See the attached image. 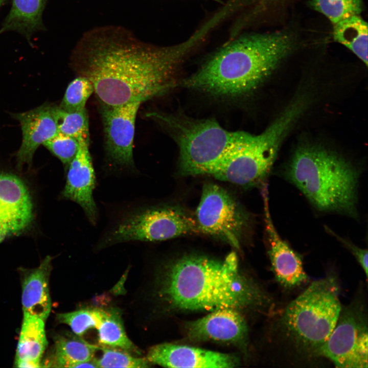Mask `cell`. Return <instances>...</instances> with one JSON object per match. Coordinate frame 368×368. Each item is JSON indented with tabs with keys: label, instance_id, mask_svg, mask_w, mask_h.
Wrapping results in <instances>:
<instances>
[{
	"label": "cell",
	"instance_id": "obj_22",
	"mask_svg": "<svg viewBox=\"0 0 368 368\" xmlns=\"http://www.w3.org/2000/svg\"><path fill=\"white\" fill-rule=\"evenodd\" d=\"M333 35L336 41L367 65V25L360 15L352 16L334 25Z\"/></svg>",
	"mask_w": 368,
	"mask_h": 368
},
{
	"label": "cell",
	"instance_id": "obj_26",
	"mask_svg": "<svg viewBox=\"0 0 368 368\" xmlns=\"http://www.w3.org/2000/svg\"><path fill=\"white\" fill-rule=\"evenodd\" d=\"M103 314L102 309L85 308L57 314L56 319L59 323L69 326L75 334L81 336L89 329H97Z\"/></svg>",
	"mask_w": 368,
	"mask_h": 368
},
{
	"label": "cell",
	"instance_id": "obj_6",
	"mask_svg": "<svg viewBox=\"0 0 368 368\" xmlns=\"http://www.w3.org/2000/svg\"><path fill=\"white\" fill-rule=\"evenodd\" d=\"M304 107V102L298 99L261 134L245 132L227 149L210 175L243 186L261 183L270 172L281 142Z\"/></svg>",
	"mask_w": 368,
	"mask_h": 368
},
{
	"label": "cell",
	"instance_id": "obj_10",
	"mask_svg": "<svg viewBox=\"0 0 368 368\" xmlns=\"http://www.w3.org/2000/svg\"><path fill=\"white\" fill-rule=\"evenodd\" d=\"M194 218L199 233L220 238L239 248L245 216L224 189L213 183L205 184Z\"/></svg>",
	"mask_w": 368,
	"mask_h": 368
},
{
	"label": "cell",
	"instance_id": "obj_4",
	"mask_svg": "<svg viewBox=\"0 0 368 368\" xmlns=\"http://www.w3.org/2000/svg\"><path fill=\"white\" fill-rule=\"evenodd\" d=\"M332 274L312 282L276 316L270 328L274 364L309 366L323 359L322 348L341 305Z\"/></svg>",
	"mask_w": 368,
	"mask_h": 368
},
{
	"label": "cell",
	"instance_id": "obj_16",
	"mask_svg": "<svg viewBox=\"0 0 368 368\" xmlns=\"http://www.w3.org/2000/svg\"><path fill=\"white\" fill-rule=\"evenodd\" d=\"M188 337L195 340L237 342L245 339L247 333L245 321L237 310L218 309L188 324Z\"/></svg>",
	"mask_w": 368,
	"mask_h": 368
},
{
	"label": "cell",
	"instance_id": "obj_30",
	"mask_svg": "<svg viewBox=\"0 0 368 368\" xmlns=\"http://www.w3.org/2000/svg\"><path fill=\"white\" fill-rule=\"evenodd\" d=\"M327 230L329 233L332 234L334 237L342 243L353 255L355 258L356 261L358 262L359 264L363 269L364 274L366 276V279H367V250L366 249L361 248L355 244H353L351 242L348 241L347 240L340 237L333 232L330 228L327 227Z\"/></svg>",
	"mask_w": 368,
	"mask_h": 368
},
{
	"label": "cell",
	"instance_id": "obj_5",
	"mask_svg": "<svg viewBox=\"0 0 368 368\" xmlns=\"http://www.w3.org/2000/svg\"><path fill=\"white\" fill-rule=\"evenodd\" d=\"M286 177L318 210L356 216L359 174L342 156L321 148L300 147Z\"/></svg>",
	"mask_w": 368,
	"mask_h": 368
},
{
	"label": "cell",
	"instance_id": "obj_20",
	"mask_svg": "<svg viewBox=\"0 0 368 368\" xmlns=\"http://www.w3.org/2000/svg\"><path fill=\"white\" fill-rule=\"evenodd\" d=\"M100 347L89 343L80 336L65 334L54 338L53 354L47 366L75 367L78 363L94 359Z\"/></svg>",
	"mask_w": 368,
	"mask_h": 368
},
{
	"label": "cell",
	"instance_id": "obj_28",
	"mask_svg": "<svg viewBox=\"0 0 368 368\" xmlns=\"http://www.w3.org/2000/svg\"><path fill=\"white\" fill-rule=\"evenodd\" d=\"M102 354L100 358H94L97 367L143 368L150 366L147 358L136 357L128 352L116 348L100 346Z\"/></svg>",
	"mask_w": 368,
	"mask_h": 368
},
{
	"label": "cell",
	"instance_id": "obj_31",
	"mask_svg": "<svg viewBox=\"0 0 368 368\" xmlns=\"http://www.w3.org/2000/svg\"><path fill=\"white\" fill-rule=\"evenodd\" d=\"M15 364L18 367L34 368L41 366V361H38L15 360Z\"/></svg>",
	"mask_w": 368,
	"mask_h": 368
},
{
	"label": "cell",
	"instance_id": "obj_13",
	"mask_svg": "<svg viewBox=\"0 0 368 368\" xmlns=\"http://www.w3.org/2000/svg\"><path fill=\"white\" fill-rule=\"evenodd\" d=\"M33 218V204L26 185L15 175L0 173V243L24 231Z\"/></svg>",
	"mask_w": 368,
	"mask_h": 368
},
{
	"label": "cell",
	"instance_id": "obj_8",
	"mask_svg": "<svg viewBox=\"0 0 368 368\" xmlns=\"http://www.w3.org/2000/svg\"><path fill=\"white\" fill-rule=\"evenodd\" d=\"M199 233L194 217L172 206L142 208L123 217L106 235L102 245L128 241H163Z\"/></svg>",
	"mask_w": 368,
	"mask_h": 368
},
{
	"label": "cell",
	"instance_id": "obj_14",
	"mask_svg": "<svg viewBox=\"0 0 368 368\" xmlns=\"http://www.w3.org/2000/svg\"><path fill=\"white\" fill-rule=\"evenodd\" d=\"M78 150L69 164L62 196L79 204L89 221L95 224L98 209L93 197L96 178L89 150V137L78 140Z\"/></svg>",
	"mask_w": 368,
	"mask_h": 368
},
{
	"label": "cell",
	"instance_id": "obj_2",
	"mask_svg": "<svg viewBox=\"0 0 368 368\" xmlns=\"http://www.w3.org/2000/svg\"><path fill=\"white\" fill-rule=\"evenodd\" d=\"M160 286L162 298L179 310H238L271 305L270 298L240 273L235 252L221 261L203 256L183 257L168 268Z\"/></svg>",
	"mask_w": 368,
	"mask_h": 368
},
{
	"label": "cell",
	"instance_id": "obj_12",
	"mask_svg": "<svg viewBox=\"0 0 368 368\" xmlns=\"http://www.w3.org/2000/svg\"><path fill=\"white\" fill-rule=\"evenodd\" d=\"M268 254L275 281L285 290H292L309 280L302 256L284 241L273 225L268 206L267 189L262 191Z\"/></svg>",
	"mask_w": 368,
	"mask_h": 368
},
{
	"label": "cell",
	"instance_id": "obj_24",
	"mask_svg": "<svg viewBox=\"0 0 368 368\" xmlns=\"http://www.w3.org/2000/svg\"><path fill=\"white\" fill-rule=\"evenodd\" d=\"M53 116L59 133L73 137H89L88 117L86 108L75 112L65 111L59 107L52 106Z\"/></svg>",
	"mask_w": 368,
	"mask_h": 368
},
{
	"label": "cell",
	"instance_id": "obj_9",
	"mask_svg": "<svg viewBox=\"0 0 368 368\" xmlns=\"http://www.w3.org/2000/svg\"><path fill=\"white\" fill-rule=\"evenodd\" d=\"M368 320L364 295H356L341 306L335 325L323 346L321 355L336 367L368 366Z\"/></svg>",
	"mask_w": 368,
	"mask_h": 368
},
{
	"label": "cell",
	"instance_id": "obj_15",
	"mask_svg": "<svg viewBox=\"0 0 368 368\" xmlns=\"http://www.w3.org/2000/svg\"><path fill=\"white\" fill-rule=\"evenodd\" d=\"M146 358L151 364L168 367L228 368L237 364L229 354L168 343L150 348Z\"/></svg>",
	"mask_w": 368,
	"mask_h": 368
},
{
	"label": "cell",
	"instance_id": "obj_27",
	"mask_svg": "<svg viewBox=\"0 0 368 368\" xmlns=\"http://www.w3.org/2000/svg\"><path fill=\"white\" fill-rule=\"evenodd\" d=\"M94 92L92 83L86 77L79 76L68 84L59 106L68 112L83 110L86 102Z\"/></svg>",
	"mask_w": 368,
	"mask_h": 368
},
{
	"label": "cell",
	"instance_id": "obj_17",
	"mask_svg": "<svg viewBox=\"0 0 368 368\" xmlns=\"http://www.w3.org/2000/svg\"><path fill=\"white\" fill-rule=\"evenodd\" d=\"M20 123L22 143L16 154L17 167L32 164L33 155L41 145L58 133L52 106L42 105L30 111L14 115Z\"/></svg>",
	"mask_w": 368,
	"mask_h": 368
},
{
	"label": "cell",
	"instance_id": "obj_33",
	"mask_svg": "<svg viewBox=\"0 0 368 368\" xmlns=\"http://www.w3.org/2000/svg\"><path fill=\"white\" fill-rule=\"evenodd\" d=\"M268 1H273V0H268Z\"/></svg>",
	"mask_w": 368,
	"mask_h": 368
},
{
	"label": "cell",
	"instance_id": "obj_19",
	"mask_svg": "<svg viewBox=\"0 0 368 368\" xmlns=\"http://www.w3.org/2000/svg\"><path fill=\"white\" fill-rule=\"evenodd\" d=\"M46 0H12L11 10L0 29V33L15 31L28 40L33 33L43 28L42 14Z\"/></svg>",
	"mask_w": 368,
	"mask_h": 368
},
{
	"label": "cell",
	"instance_id": "obj_21",
	"mask_svg": "<svg viewBox=\"0 0 368 368\" xmlns=\"http://www.w3.org/2000/svg\"><path fill=\"white\" fill-rule=\"evenodd\" d=\"M44 321L24 313L15 360L41 361L48 345Z\"/></svg>",
	"mask_w": 368,
	"mask_h": 368
},
{
	"label": "cell",
	"instance_id": "obj_3",
	"mask_svg": "<svg viewBox=\"0 0 368 368\" xmlns=\"http://www.w3.org/2000/svg\"><path fill=\"white\" fill-rule=\"evenodd\" d=\"M296 45L294 34L286 30L242 36L218 50L181 85L214 96L245 95L257 88Z\"/></svg>",
	"mask_w": 368,
	"mask_h": 368
},
{
	"label": "cell",
	"instance_id": "obj_18",
	"mask_svg": "<svg viewBox=\"0 0 368 368\" xmlns=\"http://www.w3.org/2000/svg\"><path fill=\"white\" fill-rule=\"evenodd\" d=\"M51 261L52 257L48 256L35 268L20 269L23 312L44 321L51 309L49 289Z\"/></svg>",
	"mask_w": 368,
	"mask_h": 368
},
{
	"label": "cell",
	"instance_id": "obj_29",
	"mask_svg": "<svg viewBox=\"0 0 368 368\" xmlns=\"http://www.w3.org/2000/svg\"><path fill=\"white\" fill-rule=\"evenodd\" d=\"M43 145L66 165H69L79 147L77 139L59 132Z\"/></svg>",
	"mask_w": 368,
	"mask_h": 368
},
{
	"label": "cell",
	"instance_id": "obj_1",
	"mask_svg": "<svg viewBox=\"0 0 368 368\" xmlns=\"http://www.w3.org/2000/svg\"><path fill=\"white\" fill-rule=\"evenodd\" d=\"M207 34L201 27L187 40L166 47L132 40H101L82 56L79 76L92 83L101 105L143 103L176 86L181 63Z\"/></svg>",
	"mask_w": 368,
	"mask_h": 368
},
{
	"label": "cell",
	"instance_id": "obj_7",
	"mask_svg": "<svg viewBox=\"0 0 368 368\" xmlns=\"http://www.w3.org/2000/svg\"><path fill=\"white\" fill-rule=\"evenodd\" d=\"M164 126L179 150V167L185 175H210L217 162L245 131H228L214 119L153 111L146 114Z\"/></svg>",
	"mask_w": 368,
	"mask_h": 368
},
{
	"label": "cell",
	"instance_id": "obj_25",
	"mask_svg": "<svg viewBox=\"0 0 368 368\" xmlns=\"http://www.w3.org/2000/svg\"><path fill=\"white\" fill-rule=\"evenodd\" d=\"M311 7L325 15L334 25L354 15H359L363 0H310Z\"/></svg>",
	"mask_w": 368,
	"mask_h": 368
},
{
	"label": "cell",
	"instance_id": "obj_11",
	"mask_svg": "<svg viewBox=\"0 0 368 368\" xmlns=\"http://www.w3.org/2000/svg\"><path fill=\"white\" fill-rule=\"evenodd\" d=\"M143 102L135 101L110 106L101 105L107 155L114 164L133 165V144L138 110Z\"/></svg>",
	"mask_w": 368,
	"mask_h": 368
},
{
	"label": "cell",
	"instance_id": "obj_32",
	"mask_svg": "<svg viewBox=\"0 0 368 368\" xmlns=\"http://www.w3.org/2000/svg\"><path fill=\"white\" fill-rule=\"evenodd\" d=\"M6 0H0V6L2 5Z\"/></svg>",
	"mask_w": 368,
	"mask_h": 368
},
{
	"label": "cell",
	"instance_id": "obj_23",
	"mask_svg": "<svg viewBox=\"0 0 368 368\" xmlns=\"http://www.w3.org/2000/svg\"><path fill=\"white\" fill-rule=\"evenodd\" d=\"M97 329L98 341L101 346L140 353L128 337L121 314L118 309L110 308L104 310L102 320Z\"/></svg>",
	"mask_w": 368,
	"mask_h": 368
}]
</instances>
